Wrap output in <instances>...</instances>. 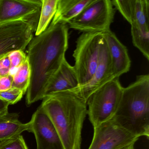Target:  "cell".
Segmentation results:
<instances>
[{"instance_id":"1","label":"cell","mask_w":149,"mask_h":149,"mask_svg":"<svg viewBox=\"0 0 149 149\" xmlns=\"http://www.w3.org/2000/svg\"><path fill=\"white\" fill-rule=\"evenodd\" d=\"M68 30L66 24H50L29 44L27 58L31 77L26 97L28 106L43 98L49 81L66 58Z\"/></svg>"},{"instance_id":"2","label":"cell","mask_w":149,"mask_h":149,"mask_svg":"<svg viewBox=\"0 0 149 149\" xmlns=\"http://www.w3.org/2000/svg\"><path fill=\"white\" fill-rule=\"evenodd\" d=\"M42 99L40 105L54 124L64 149H81L86 102L70 91L53 93Z\"/></svg>"},{"instance_id":"3","label":"cell","mask_w":149,"mask_h":149,"mask_svg":"<svg viewBox=\"0 0 149 149\" xmlns=\"http://www.w3.org/2000/svg\"><path fill=\"white\" fill-rule=\"evenodd\" d=\"M113 119L122 128L139 138H149V75L138 76L124 88Z\"/></svg>"},{"instance_id":"4","label":"cell","mask_w":149,"mask_h":149,"mask_svg":"<svg viewBox=\"0 0 149 149\" xmlns=\"http://www.w3.org/2000/svg\"><path fill=\"white\" fill-rule=\"evenodd\" d=\"M124 88L119 78L108 82L91 94L87 101V114L94 128L113 119Z\"/></svg>"},{"instance_id":"5","label":"cell","mask_w":149,"mask_h":149,"mask_svg":"<svg viewBox=\"0 0 149 149\" xmlns=\"http://www.w3.org/2000/svg\"><path fill=\"white\" fill-rule=\"evenodd\" d=\"M103 39L102 33H83L77 39L73 56L79 86L88 83L94 75L99 62Z\"/></svg>"},{"instance_id":"6","label":"cell","mask_w":149,"mask_h":149,"mask_svg":"<svg viewBox=\"0 0 149 149\" xmlns=\"http://www.w3.org/2000/svg\"><path fill=\"white\" fill-rule=\"evenodd\" d=\"M116 11L111 0H92L68 24L83 33H104L110 30Z\"/></svg>"},{"instance_id":"7","label":"cell","mask_w":149,"mask_h":149,"mask_svg":"<svg viewBox=\"0 0 149 149\" xmlns=\"http://www.w3.org/2000/svg\"><path fill=\"white\" fill-rule=\"evenodd\" d=\"M42 0H0V25L23 20L36 32L41 9Z\"/></svg>"},{"instance_id":"8","label":"cell","mask_w":149,"mask_h":149,"mask_svg":"<svg viewBox=\"0 0 149 149\" xmlns=\"http://www.w3.org/2000/svg\"><path fill=\"white\" fill-rule=\"evenodd\" d=\"M88 149H120L135 144L139 138L119 126L113 119L94 128Z\"/></svg>"},{"instance_id":"9","label":"cell","mask_w":149,"mask_h":149,"mask_svg":"<svg viewBox=\"0 0 149 149\" xmlns=\"http://www.w3.org/2000/svg\"><path fill=\"white\" fill-rule=\"evenodd\" d=\"M31 25L23 20L0 25V58L15 50L24 51L33 38Z\"/></svg>"},{"instance_id":"10","label":"cell","mask_w":149,"mask_h":149,"mask_svg":"<svg viewBox=\"0 0 149 149\" xmlns=\"http://www.w3.org/2000/svg\"><path fill=\"white\" fill-rule=\"evenodd\" d=\"M29 123L28 131L34 134L37 149H64L54 124L41 105Z\"/></svg>"},{"instance_id":"11","label":"cell","mask_w":149,"mask_h":149,"mask_svg":"<svg viewBox=\"0 0 149 149\" xmlns=\"http://www.w3.org/2000/svg\"><path fill=\"white\" fill-rule=\"evenodd\" d=\"M114 78L109 54L104 38L101 45L98 65L92 78L84 85L69 91L75 93L87 102L91 94Z\"/></svg>"},{"instance_id":"12","label":"cell","mask_w":149,"mask_h":149,"mask_svg":"<svg viewBox=\"0 0 149 149\" xmlns=\"http://www.w3.org/2000/svg\"><path fill=\"white\" fill-rule=\"evenodd\" d=\"M117 10L131 26L149 28V0H112Z\"/></svg>"},{"instance_id":"13","label":"cell","mask_w":149,"mask_h":149,"mask_svg":"<svg viewBox=\"0 0 149 149\" xmlns=\"http://www.w3.org/2000/svg\"><path fill=\"white\" fill-rule=\"evenodd\" d=\"M103 34L109 54L113 76L119 78L130 68L131 62L128 49L111 30Z\"/></svg>"},{"instance_id":"14","label":"cell","mask_w":149,"mask_h":149,"mask_svg":"<svg viewBox=\"0 0 149 149\" xmlns=\"http://www.w3.org/2000/svg\"><path fill=\"white\" fill-rule=\"evenodd\" d=\"M79 86V82L74 66L64 59L58 71L49 81L44 97L53 93L68 91Z\"/></svg>"},{"instance_id":"15","label":"cell","mask_w":149,"mask_h":149,"mask_svg":"<svg viewBox=\"0 0 149 149\" xmlns=\"http://www.w3.org/2000/svg\"><path fill=\"white\" fill-rule=\"evenodd\" d=\"M92 0H58L56 13L51 24L68 23Z\"/></svg>"},{"instance_id":"16","label":"cell","mask_w":149,"mask_h":149,"mask_svg":"<svg viewBox=\"0 0 149 149\" xmlns=\"http://www.w3.org/2000/svg\"><path fill=\"white\" fill-rule=\"evenodd\" d=\"M29 127V123L21 122L16 113L0 114V142L20 135Z\"/></svg>"},{"instance_id":"17","label":"cell","mask_w":149,"mask_h":149,"mask_svg":"<svg viewBox=\"0 0 149 149\" xmlns=\"http://www.w3.org/2000/svg\"><path fill=\"white\" fill-rule=\"evenodd\" d=\"M42 5L36 36L44 32L54 18L57 9L58 0H42Z\"/></svg>"},{"instance_id":"18","label":"cell","mask_w":149,"mask_h":149,"mask_svg":"<svg viewBox=\"0 0 149 149\" xmlns=\"http://www.w3.org/2000/svg\"><path fill=\"white\" fill-rule=\"evenodd\" d=\"M132 43L147 61L149 60V28L131 26Z\"/></svg>"},{"instance_id":"19","label":"cell","mask_w":149,"mask_h":149,"mask_svg":"<svg viewBox=\"0 0 149 149\" xmlns=\"http://www.w3.org/2000/svg\"><path fill=\"white\" fill-rule=\"evenodd\" d=\"M30 77L31 71L27 58L26 61L16 70L13 75L12 88L20 90L25 95L30 84Z\"/></svg>"},{"instance_id":"20","label":"cell","mask_w":149,"mask_h":149,"mask_svg":"<svg viewBox=\"0 0 149 149\" xmlns=\"http://www.w3.org/2000/svg\"><path fill=\"white\" fill-rule=\"evenodd\" d=\"M0 149H28L22 135H19L0 142Z\"/></svg>"},{"instance_id":"21","label":"cell","mask_w":149,"mask_h":149,"mask_svg":"<svg viewBox=\"0 0 149 149\" xmlns=\"http://www.w3.org/2000/svg\"><path fill=\"white\" fill-rule=\"evenodd\" d=\"M11 62L10 74H14L16 70L23 64L27 60V55L22 50H15L8 54Z\"/></svg>"},{"instance_id":"22","label":"cell","mask_w":149,"mask_h":149,"mask_svg":"<svg viewBox=\"0 0 149 149\" xmlns=\"http://www.w3.org/2000/svg\"><path fill=\"white\" fill-rule=\"evenodd\" d=\"M24 95L22 91L15 88H12L6 91H0V98L8 102L9 104L17 103Z\"/></svg>"},{"instance_id":"23","label":"cell","mask_w":149,"mask_h":149,"mask_svg":"<svg viewBox=\"0 0 149 149\" xmlns=\"http://www.w3.org/2000/svg\"><path fill=\"white\" fill-rule=\"evenodd\" d=\"M11 62L8 54L0 58V77L10 74Z\"/></svg>"},{"instance_id":"24","label":"cell","mask_w":149,"mask_h":149,"mask_svg":"<svg viewBox=\"0 0 149 149\" xmlns=\"http://www.w3.org/2000/svg\"><path fill=\"white\" fill-rule=\"evenodd\" d=\"M13 82L12 75L0 77V91H5L10 89L12 88Z\"/></svg>"},{"instance_id":"25","label":"cell","mask_w":149,"mask_h":149,"mask_svg":"<svg viewBox=\"0 0 149 149\" xmlns=\"http://www.w3.org/2000/svg\"><path fill=\"white\" fill-rule=\"evenodd\" d=\"M9 104L0 98V114L8 113V107Z\"/></svg>"},{"instance_id":"26","label":"cell","mask_w":149,"mask_h":149,"mask_svg":"<svg viewBox=\"0 0 149 149\" xmlns=\"http://www.w3.org/2000/svg\"><path fill=\"white\" fill-rule=\"evenodd\" d=\"M134 144H132L130 145L127 146L125 147H123L120 149H135L134 148Z\"/></svg>"}]
</instances>
